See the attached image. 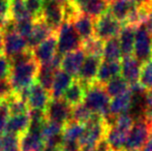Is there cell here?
I'll use <instances>...</instances> for the list:
<instances>
[{"label":"cell","instance_id":"6da1fadb","mask_svg":"<svg viewBox=\"0 0 152 151\" xmlns=\"http://www.w3.org/2000/svg\"><path fill=\"white\" fill-rule=\"evenodd\" d=\"M39 64L34 59L16 65H12L10 81L14 87L15 92H19L22 89L30 87L36 82Z\"/></svg>","mask_w":152,"mask_h":151},{"label":"cell","instance_id":"7a4b0ae2","mask_svg":"<svg viewBox=\"0 0 152 151\" xmlns=\"http://www.w3.org/2000/svg\"><path fill=\"white\" fill-rule=\"evenodd\" d=\"M111 97L106 92L104 86L95 82L89 86L86 90L84 97V104L92 113L99 114L102 117L109 114Z\"/></svg>","mask_w":152,"mask_h":151},{"label":"cell","instance_id":"3957f363","mask_svg":"<svg viewBox=\"0 0 152 151\" xmlns=\"http://www.w3.org/2000/svg\"><path fill=\"white\" fill-rule=\"evenodd\" d=\"M82 39L76 32L72 22L64 21L57 31V52L65 55L82 48Z\"/></svg>","mask_w":152,"mask_h":151},{"label":"cell","instance_id":"277c9868","mask_svg":"<svg viewBox=\"0 0 152 151\" xmlns=\"http://www.w3.org/2000/svg\"><path fill=\"white\" fill-rule=\"evenodd\" d=\"M121 29L122 23L116 20L109 12L94 20V36L104 42L117 37Z\"/></svg>","mask_w":152,"mask_h":151},{"label":"cell","instance_id":"5b68a950","mask_svg":"<svg viewBox=\"0 0 152 151\" xmlns=\"http://www.w3.org/2000/svg\"><path fill=\"white\" fill-rule=\"evenodd\" d=\"M151 129L144 119L137 120L127 133L124 151H141L148 140Z\"/></svg>","mask_w":152,"mask_h":151},{"label":"cell","instance_id":"8992f818","mask_svg":"<svg viewBox=\"0 0 152 151\" xmlns=\"http://www.w3.org/2000/svg\"><path fill=\"white\" fill-rule=\"evenodd\" d=\"M132 56L136 57L141 63L151 59L152 56V36L144 25H140L136 29L134 46Z\"/></svg>","mask_w":152,"mask_h":151},{"label":"cell","instance_id":"52a82bcc","mask_svg":"<svg viewBox=\"0 0 152 151\" xmlns=\"http://www.w3.org/2000/svg\"><path fill=\"white\" fill-rule=\"evenodd\" d=\"M45 114L47 120L65 125L72 120V107L63 98H51Z\"/></svg>","mask_w":152,"mask_h":151},{"label":"cell","instance_id":"ba28073f","mask_svg":"<svg viewBox=\"0 0 152 151\" xmlns=\"http://www.w3.org/2000/svg\"><path fill=\"white\" fill-rule=\"evenodd\" d=\"M40 19L48 25L53 32H57L59 27L64 22L62 5L54 0H45Z\"/></svg>","mask_w":152,"mask_h":151},{"label":"cell","instance_id":"9c48e42d","mask_svg":"<svg viewBox=\"0 0 152 151\" xmlns=\"http://www.w3.org/2000/svg\"><path fill=\"white\" fill-rule=\"evenodd\" d=\"M102 62V57L87 56L85 58L82 67H81L78 76L76 77V80H78L80 83H82L86 87V90L89 86H91L95 82L96 76H97L98 69H99Z\"/></svg>","mask_w":152,"mask_h":151},{"label":"cell","instance_id":"30bf717a","mask_svg":"<svg viewBox=\"0 0 152 151\" xmlns=\"http://www.w3.org/2000/svg\"><path fill=\"white\" fill-rule=\"evenodd\" d=\"M57 53V32L53 33L47 39L40 42L32 50L33 58L38 64H45L51 61V59Z\"/></svg>","mask_w":152,"mask_h":151},{"label":"cell","instance_id":"8fae6325","mask_svg":"<svg viewBox=\"0 0 152 151\" xmlns=\"http://www.w3.org/2000/svg\"><path fill=\"white\" fill-rule=\"evenodd\" d=\"M51 101V94L48 90L42 88L38 83L34 82L29 87V93L27 97V106L29 110H40L45 111Z\"/></svg>","mask_w":152,"mask_h":151},{"label":"cell","instance_id":"7c38bea8","mask_svg":"<svg viewBox=\"0 0 152 151\" xmlns=\"http://www.w3.org/2000/svg\"><path fill=\"white\" fill-rule=\"evenodd\" d=\"M28 49L26 38L21 36L16 31L3 34V53L8 59Z\"/></svg>","mask_w":152,"mask_h":151},{"label":"cell","instance_id":"4fadbf2b","mask_svg":"<svg viewBox=\"0 0 152 151\" xmlns=\"http://www.w3.org/2000/svg\"><path fill=\"white\" fill-rule=\"evenodd\" d=\"M85 55L86 54L82 48L63 55L60 69L65 73L69 74L70 76L77 77L82 67L85 58H86Z\"/></svg>","mask_w":152,"mask_h":151},{"label":"cell","instance_id":"5bb4252c","mask_svg":"<svg viewBox=\"0 0 152 151\" xmlns=\"http://www.w3.org/2000/svg\"><path fill=\"white\" fill-rule=\"evenodd\" d=\"M142 63L132 55L122 57L121 60V77L129 85L139 82L140 71Z\"/></svg>","mask_w":152,"mask_h":151},{"label":"cell","instance_id":"9a60e30c","mask_svg":"<svg viewBox=\"0 0 152 151\" xmlns=\"http://www.w3.org/2000/svg\"><path fill=\"white\" fill-rule=\"evenodd\" d=\"M44 138L40 131H27L20 137V151H45Z\"/></svg>","mask_w":152,"mask_h":151},{"label":"cell","instance_id":"2e32d148","mask_svg":"<svg viewBox=\"0 0 152 151\" xmlns=\"http://www.w3.org/2000/svg\"><path fill=\"white\" fill-rule=\"evenodd\" d=\"M81 12L94 20L108 12L109 2L107 0H82L78 3Z\"/></svg>","mask_w":152,"mask_h":151},{"label":"cell","instance_id":"e0dca14e","mask_svg":"<svg viewBox=\"0 0 152 151\" xmlns=\"http://www.w3.org/2000/svg\"><path fill=\"white\" fill-rule=\"evenodd\" d=\"M52 30L49 28V26L42 20V19H36L34 22V26L32 29L31 34L27 38V44L30 50H33L35 47H37L40 42H42L45 39H47L51 34H53Z\"/></svg>","mask_w":152,"mask_h":151},{"label":"cell","instance_id":"ac0fdd59","mask_svg":"<svg viewBox=\"0 0 152 151\" xmlns=\"http://www.w3.org/2000/svg\"><path fill=\"white\" fill-rule=\"evenodd\" d=\"M74 80V77L69 74L65 73L61 69H58L55 74L54 81L50 90L51 98H62L65 90L72 85Z\"/></svg>","mask_w":152,"mask_h":151},{"label":"cell","instance_id":"d6986e66","mask_svg":"<svg viewBox=\"0 0 152 151\" xmlns=\"http://www.w3.org/2000/svg\"><path fill=\"white\" fill-rule=\"evenodd\" d=\"M30 126V117L28 113L19 114V115H10V118L6 124L5 133H10L21 137L24 135Z\"/></svg>","mask_w":152,"mask_h":151},{"label":"cell","instance_id":"ffe728a7","mask_svg":"<svg viewBox=\"0 0 152 151\" xmlns=\"http://www.w3.org/2000/svg\"><path fill=\"white\" fill-rule=\"evenodd\" d=\"M136 29L137 27L132 25H122V29L118 35L122 57L132 56L134 53Z\"/></svg>","mask_w":152,"mask_h":151},{"label":"cell","instance_id":"44dd1931","mask_svg":"<svg viewBox=\"0 0 152 151\" xmlns=\"http://www.w3.org/2000/svg\"><path fill=\"white\" fill-rule=\"evenodd\" d=\"M76 32L81 37L82 42L94 36V19L85 14H80L72 21Z\"/></svg>","mask_w":152,"mask_h":151},{"label":"cell","instance_id":"7402d4cb","mask_svg":"<svg viewBox=\"0 0 152 151\" xmlns=\"http://www.w3.org/2000/svg\"><path fill=\"white\" fill-rule=\"evenodd\" d=\"M121 75L120 61H102L96 76V82L104 85L110 80Z\"/></svg>","mask_w":152,"mask_h":151},{"label":"cell","instance_id":"603a6c76","mask_svg":"<svg viewBox=\"0 0 152 151\" xmlns=\"http://www.w3.org/2000/svg\"><path fill=\"white\" fill-rule=\"evenodd\" d=\"M136 5L132 0H112L109 2L108 12L114 17L116 20L123 24L127 18L130 10Z\"/></svg>","mask_w":152,"mask_h":151},{"label":"cell","instance_id":"cb8c5ba5","mask_svg":"<svg viewBox=\"0 0 152 151\" xmlns=\"http://www.w3.org/2000/svg\"><path fill=\"white\" fill-rule=\"evenodd\" d=\"M85 93H86V87L75 79L72 85L65 90L62 98L72 108L84 101Z\"/></svg>","mask_w":152,"mask_h":151},{"label":"cell","instance_id":"d4e9b609","mask_svg":"<svg viewBox=\"0 0 152 151\" xmlns=\"http://www.w3.org/2000/svg\"><path fill=\"white\" fill-rule=\"evenodd\" d=\"M130 105H132V93L128 88V90L123 92L122 94L113 97L112 101H110L109 112L114 116L123 113H128L130 109Z\"/></svg>","mask_w":152,"mask_h":151},{"label":"cell","instance_id":"484cf974","mask_svg":"<svg viewBox=\"0 0 152 151\" xmlns=\"http://www.w3.org/2000/svg\"><path fill=\"white\" fill-rule=\"evenodd\" d=\"M127 133V131H121L115 126L109 127L106 133V140L112 151H124Z\"/></svg>","mask_w":152,"mask_h":151},{"label":"cell","instance_id":"4316f807","mask_svg":"<svg viewBox=\"0 0 152 151\" xmlns=\"http://www.w3.org/2000/svg\"><path fill=\"white\" fill-rule=\"evenodd\" d=\"M57 71L58 69H55L50 62L40 64L37 76H36V83H38L42 88H45L50 92L53 81H54L55 74H56Z\"/></svg>","mask_w":152,"mask_h":151},{"label":"cell","instance_id":"83f0119b","mask_svg":"<svg viewBox=\"0 0 152 151\" xmlns=\"http://www.w3.org/2000/svg\"><path fill=\"white\" fill-rule=\"evenodd\" d=\"M85 131V124L69 121L64 125L62 131V140L69 142H79Z\"/></svg>","mask_w":152,"mask_h":151},{"label":"cell","instance_id":"f1b7e54d","mask_svg":"<svg viewBox=\"0 0 152 151\" xmlns=\"http://www.w3.org/2000/svg\"><path fill=\"white\" fill-rule=\"evenodd\" d=\"M122 58L118 36L113 37L104 42L102 59L104 61H120Z\"/></svg>","mask_w":152,"mask_h":151},{"label":"cell","instance_id":"f546056e","mask_svg":"<svg viewBox=\"0 0 152 151\" xmlns=\"http://www.w3.org/2000/svg\"><path fill=\"white\" fill-rule=\"evenodd\" d=\"M33 18L29 14L25 4V0H10V17L15 22H19L25 19ZM34 19V18H33Z\"/></svg>","mask_w":152,"mask_h":151},{"label":"cell","instance_id":"4dcf8cb0","mask_svg":"<svg viewBox=\"0 0 152 151\" xmlns=\"http://www.w3.org/2000/svg\"><path fill=\"white\" fill-rule=\"evenodd\" d=\"M106 92L108 93V95L110 97H115L117 95H120L123 92L128 90L129 88V84L122 78L121 76H118L116 78L110 80L108 83L104 85Z\"/></svg>","mask_w":152,"mask_h":151},{"label":"cell","instance_id":"1f68e13d","mask_svg":"<svg viewBox=\"0 0 152 151\" xmlns=\"http://www.w3.org/2000/svg\"><path fill=\"white\" fill-rule=\"evenodd\" d=\"M104 42L96 36H92L91 38L84 40L82 42V49L88 56H96L102 57L104 53Z\"/></svg>","mask_w":152,"mask_h":151},{"label":"cell","instance_id":"d6a6232c","mask_svg":"<svg viewBox=\"0 0 152 151\" xmlns=\"http://www.w3.org/2000/svg\"><path fill=\"white\" fill-rule=\"evenodd\" d=\"M0 151H20V137L10 133H1Z\"/></svg>","mask_w":152,"mask_h":151},{"label":"cell","instance_id":"836d02e7","mask_svg":"<svg viewBox=\"0 0 152 151\" xmlns=\"http://www.w3.org/2000/svg\"><path fill=\"white\" fill-rule=\"evenodd\" d=\"M6 104H7L10 115L25 114V113H28L29 111L27 103L23 101L17 93H15L10 98H8L6 101Z\"/></svg>","mask_w":152,"mask_h":151},{"label":"cell","instance_id":"e575fe53","mask_svg":"<svg viewBox=\"0 0 152 151\" xmlns=\"http://www.w3.org/2000/svg\"><path fill=\"white\" fill-rule=\"evenodd\" d=\"M92 114L93 113L82 103L72 108V120L70 121L86 124L90 120Z\"/></svg>","mask_w":152,"mask_h":151},{"label":"cell","instance_id":"d590c367","mask_svg":"<svg viewBox=\"0 0 152 151\" xmlns=\"http://www.w3.org/2000/svg\"><path fill=\"white\" fill-rule=\"evenodd\" d=\"M64 125L60 123L54 122V121L46 120L42 126V136L44 138V141L50 138H54L57 136H61L63 131Z\"/></svg>","mask_w":152,"mask_h":151},{"label":"cell","instance_id":"8d00e7d4","mask_svg":"<svg viewBox=\"0 0 152 151\" xmlns=\"http://www.w3.org/2000/svg\"><path fill=\"white\" fill-rule=\"evenodd\" d=\"M139 83L147 91L152 90V58L149 59L146 62L142 63Z\"/></svg>","mask_w":152,"mask_h":151},{"label":"cell","instance_id":"74e56055","mask_svg":"<svg viewBox=\"0 0 152 151\" xmlns=\"http://www.w3.org/2000/svg\"><path fill=\"white\" fill-rule=\"evenodd\" d=\"M35 20L36 19L29 18L25 19V20H21L19 22H15L16 23V32H18L21 36H23L27 39L32 32Z\"/></svg>","mask_w":152,"mask_h":151},{"label":"cell","instance_id":"f35d334b","mask_svg":"<svg viewBox=\"0 0 152 151\" xmlns=\"http://www.w3.org/2000/svg\"><path fill=\"white\" fill-rule=\"evenodd\" d=\"M134 123V120L132 119V117L130 116L129 114L123 113V114L115 116L114 123H113L112 126H115V127H117V128L121 129V131H127L128 133Z\"/></svg>","mask_w":152,"mask_h":151},{"label":"cell","instance_id":"ab89813d","mask_svg":"<svg viewBox=\"0 0 152 151\" xmlns=\"http://www.w3.org/2000/svg\"><path fill=\"white\" fill-rule=\"evenodd\" d=\"M14 94L15 90L10 78L0 79V101H6Z\"/></svg>","mask_w":152,"mask_h":151},{"label":"cell","instance_id":"60d3db41","mask_svg":"<svg viewBox=\"0 0 152 151\" xmlns=\"http://www.w3.org/2000/svg\"><path fill=\"white\" fill-rule=\"evenodd\" d=\"M25 4L29 14L34 19H39L44 8L45 0H25Z\"/></svg>","mask_w":152,"mask_h":151},{"label":"cell","instance_id":"b9f144b4","mask_svg":"<svg viewBox=\"0 0 152 151\" xmlns=\"http://www.w3.org/2000/svg\"><path fill=\"white\" fill-rule=\"evenodd\" d=\"M8 118H10V111H8L7 104L6 101H1L0 103V135L5 133Z\"/></svg>","mask_w":152,"mask_h":151},{"label":"cell","instance_id":"7bdbcfd3","mask_svg":"<svg viewBox=\"0 0 152 151\" xmlns=\"http://www.w3.org/2000/svg\"><path fill=\"white\" fill-rule=\"evenodd\" d=\"M10 60L4 55L3 52H0V79L8 78L10 75Z\"/></svg>","mask_w":152,"mask_h":151},{"label":"cell","instance_id":"ee69618b","mask_svg":"<svg viewBox=\"0 0 152 151\" xmlns=\"http://www.w3.org/2000/svg\"><path fill=\"white\" fill-rule=\"evenodd\" d=\"M60 151H81V146L79 142H69V141H63L60 146Z\"/></svg>","mask_w":152,"mask_h":151},{"label":"cell","instance_id":"f6af8a7d","mask_svg":"<svg viewBox=\"0 0 152 151\" xmlns=\"http://www.w3.org/2000/svg\"><path fill=\"white\" fill-rule=\"evenodd\" d=\"M0 16L8 19L10 17V0H0Z\"/></svg>","mask_w":152,"mask_h":151},{"label":"cell","instance_id":"bcb514c9","mask_svg":"<svg viewBox=\"0 0 152 151\" xmlns=\"http://www.w3.org/2000/svg\"><path fill=\"white\" fill-rule=\"evenodd\" d=\"M143 25L146 27L147 31L150 33V35L152 36V9L150 10V12H149V15H148V17H147L146 21H145Z\"/></svg>","mask_w":152,"mask_h":151},{"label":"cell","instance_id":"7dc6e473","mask_svg":"<svg viewBox=\"0 0 152 151\" xmlns=\"http://www.w3.org/2000/svg\"><path fill=\"white\" fill-rule=\"evenodd\" d=\"M141 151H152V131L149 133L148 140H147L146 144L144 145V147L142 148Z\"/></svg>","mask_w":152,"mask_h":151},{"label":"cell","instance_id":"c3c4849f","mask_svg":"<svg viewBox=\"0 0 152 151\" xmlns=\"http://www.w3.org/2000/svg\"><path fill=\"white\" fill-rule=\"evenodd\" d=\"M0 52H3V33L0 31Z\"/></svg>","mask_w":152,"mask_h":151},{"label":"cell","instance_id":"681fc988","mask_svg":"<svg viewBox=\"0 0 152 151\" xmlns=\"http://www.w3.org/2000/svg\"><path fill=\"white\" fill-rule=\"evenodd\" d=\"M6 20H7V19H5L2 16H0V31L2 30V28H3V25H4V23H5Z\"/></svg>","mask_w":152,"mask_h":151},{"label":"cell","instance_id":"f907efd6","mask_svg":"<svg viewBox=\"0 0 152 151\" xmlns=\"http://www.w3.org/2000/svg\"><path fill=\"white\" fill-rule=\"evenodd\" d=\"M54 1H56L57 3H59V4H60V5H62V6H63L64 4H65L66 2L68 1V0H54Z\"/></svg>","mask_w":152,"mask_h":151},{"label":"cell","instance_id":"816d5d0a","mask_svg":"<svg viewBox=\"0 0 152 151\" xmlns=\"http://www.w3.org/2000/svg\"><path fill=\"white\" fill-rule=\"evenodd\" d=\"M72 1H75V2H76V3H79V2H81V1H82V0H72Z\"/></svg>","mask_w":152,"mask_h":151},{"label":"cell","instance_id":"f5cc1de1","mask_svg":"<svg viewBox=\"0 0 152 151\" xmlns=\"http://www.w3.org/2000/svg\"><path fill=\"white\" fill-rule=\"evenodd\" d=\"M107 1H108V2H110V1H112V0H107Z\"/></svg>","mask_w":152,"mask_h":151},{"label":"cell","instance_id":"db71d44e","mask_svg":"<svg viewBox=\"0 0 152 151\" xmlns=\"http://www.w3.org/2000/svg\"><path fill=\"white\" fill-rule=\"evenodd\" d=\"M151 58H152V56H151Z\"/></svg>","mask_w":152,"mask_h":151},{"label":"cell","instance_id":"11a10c76","mask_svg":"<svg viewBox=\"0 0 152 151\" xmlns=\"http://www.w3.org/2000/svg\"><path fill=\"white\" fill-rule=\"evenodd\" d=\"M0 103H1V101H0Z\"/></svg>","mask_w":152,"mask_h":151}]
</instances>
